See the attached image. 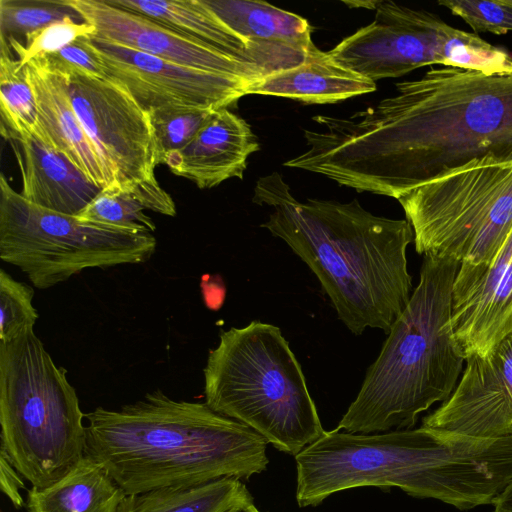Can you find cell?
Wrapping results in <instances>:
<instances>
[{"label": "cell", "mask_w": 512, "mask_h": 512, "mask_svg": "<svg viewBox=\"0 0 512 512\" xmlns=\"http://www.w3.org/2000/svg\"><path fill=\"white\" fill-rule=\"evenodd\" d=\"M349 118L317 115L285 166L398 198L486 156L512 161V73L443 67Z\"/></svg>", "instance_id": "cell-1"}, {"label": "cell", "mask_w": 512, "mask_h": 512, "mask_svg": "<svg viewBox=\"0 0 512 512\" xmlns=\"http://www.w3.org/2000/svg\"><path fill=\"white\" fill-rule=\"evenodd\" d=\"M252 202L272 208L261 227L310 268L350 332L388 334L413 292L406 251L414 233L406 219L376 216L357 199L300 202L278 172L257 180Z\"/></svg>", "instance_id": "cell-2"}, {"label": "cell", "mask_w": 512, "mask_h": 512, "mask_svg": "<svg viewBox=\"0 0 512 512\" xmlns=\"http://www.w3.org/2000/svg\"><path fill=\"white\" fill-rule=\"evenodd\" d=\"M85 455L127 495L250 478L269 463L267 440L205 402L173 400L157 389L118 410L85 414Z\"/></svg>", "instance_id": "cell-3"}, {"label": "cell", "mask_w": 512, "mask_h": 512, "mask_svg": "<svg viewBox=\"0 0 512 512\" xmlns=\"http://www.w3.org/2000/svg\"><path fill=\"white\" fill-rule=\"evenodd\" d=\"M295 460L300 507L319 505L346 489L374 486L469 510L481 504L494 474L488 440L423 426L376 434L335 429Z\"/></svg>", "instance_id": "cell-4"}, {"label": "cell", "mask_w": 512, "mask_h": 512, "mask_svg": "<svg viewBox=\"0 0 512 512\" xmlns=\"http://www.w3.org/2000/svg\"><path fill=\"white\" fill-rule=\"evenodd\" d=\"M459 266L450 258L424 256L418 285L336 430L411 429L420 413L451 396L465 361L450 324Z\"/></svg>", "instance_id": "cell-5"}, {"label": "cell", "mask_w": 512, "mask_h": 512, "mask_svg": "<svg viewBox=\"0 0 512 512\" xmlns=\"http://www.w3.org/2000/svg\"><path fill=\"white\" fill-rule=\"evenodd\" d=\"M205 403L296 456L326 431L302 368L279 327L221 330L204 367Z\"/></svg>", "instance_id": "cell-6"}, {"label": "cell", "mask_w": 512, "mask_h": 512, "mask_svg": "<svg viewBox=\"0 0 512 512\" xmlns=\"http://www.w3.org/2000/svg\"><path fill=\"white\" fill-rule=\"evenodd\" d=\"M84 417L66 369L34 329L0 342L1 448L32 486H50L85 456Z\"/></svg>", "instance_id": "cell-7"}, {"label": "cell", "mask_w": 512, "mask_h": 512, "mask_svg": "<svg viewBox=\"0 0 512 512\" xmlns=\"http://www.w3.org/2000/svg\"><path fill=\"white\" fill-rule=\"evenodd\" d=\"M397 200L418 254L485 265L512 229V161L476 159Z\"/></svg>", "instance_id": "cell-8"}, {"label": "cell", "mask_w": 512, "mask_h": 512, "mask_svg": "<svg viewBox=\"0 0 512 512\" xmlns=\"http://www.w3.org/2000/svg\"><path fill=\"white\" fill-rule=\"evenodd\" d=\"M152 233L83 221L28 202L0 177V258L18 267L39 289L87 268L148 261Z\"/></svg>", "instance_id": "cell-9"}, {"label": "cell", "mask_w": 512, "mask_h": 512, "mask_svg": "<svg viewBox=\"0 0 512 512\" xmlns=\"http://www.w3.org/2000/svg\"><path fill=\"white\" fill-rule=\"evenodd\" d=\"M374 9L370 24L328 51L334 62L374 82L435 64L488 75L512 73L508 51L431 12L389 0L375 1Z\"/></svg>", "instance_id": "cell-10"}, {"label": "cell", "mask_w": 512, "mask_h": 512, "mask_svg": "<svg viewBox=\"0 0 512 512\" xmlns=\"http://www.w3.org/2000/svg\"><path fill=\"white\" fill-rule=\"evenodd\" d=\"M59 73L97 152L108 188H124L155 178L158 162L151 117L129 91L107 77L77 71Z\"/></svg>", "instance_id": "cell-11"}, {"label": "cell", "mask_w": 512, "mask_h": 512, "mask_svg": "<svg viewBox=\"0 0 512 512\" xmlns=\"http://www.w3.org/2000/svg\"><path fill=\"white\" fill-rule=\"evenodd\" d=\"M82 41L101 64L105 77L123 85L148 113L228 108L247 95L252 84L240 77L178 65L93 35Z\"/></svg>", "instance_id": "cell-12"}, {"label": "cell", "mask_w": 512, "mask_h": 512, "mask_svg": "<svg viewBox=\"0 0 512 512\" xmlns=\"http://www.w3.org/2000/svg\"><path fill=\"white\" fill-rule=\"evenodd\" d=\"M465 362L451 396L422 426L475 438L512 436V333L489 355Z\"/></svg>", "instance_id": "cell-13"}, {"label": "cell", "mask_w": 512, "mask_h": 512, "mask_svg": "<svg viewBox=\"0 0 512 512\" xmlns=\"http://www.w3.org/2000/svg\"><path fill=\"white\" fill-rule=\"evenodd\" d=\"M450 324L465 359L489 355L512 333V229L489 263L459 266Z\"/></svg>", "instance_id": "cell-14"}, {"label": "cell", "mask_w": 512, "mask_h": 512, "mask_svg": "<svg viewBox=\"0 0 512 512\" xmlns=\"http://www.w3.org/2000/svg\"><path fill=\"white\" fill-rule=\"evenodd\" d=\"M95 28L93 36L178 65L243 78L252 83L264 75L216 48L109 0H65Z\"/></svg>", "instance_id": "cell-15"}, {"label": "cell", "mask_w": 512, "mask_h": 512, "mask_svg": "<svg viewBox=\"0 0 512 512\" xmlns=\"http://www.w3.org/2000/svg\"><path fill=\"white\" fill-rule=\"evenodd\" d=\"M259 149L251 126L228 108H221L211 113L186 146L167 154L162 164L207 189L230 178L243 179L248 157Z\"/></svg>", "instance_id": "cell-16"}, {"label": "cell", "mask_w": 512, "mask_h": 512, "mask_svg": "<svg viewBox=\"0 0 512 512\" xmlns=\"http://www.w3.org/2000/svg\"><path fill=\"white\" fill-rule=\"evenodd\" d=\"M18 143L13 147L21 178V195L44 209L78 216L103 190L64 155L28 133L3 136ZM14 146V145H13Z\"/></svg>", "instance_id": "cell-17"}, {"label": "cell", "mask_w": 512, "mask_h": 512, "mask_svg": "<svg viewBox=\"0 0 512 512\" xmlns=\"http://www.w3.org/2000/svg\"><path fill=\"white\" fill-rule=\"evenodd\" d=\"M25 67L36 100L41 141L64 155L95 185L108 188L97 152L72 107L64 77L40 55Z\"/></svg>", "instance_id": "cell-18"}, {"label": "cell", "mask_w": 512, "mask_h": 512, "mask_svg": "<svg viewBox=\"0 0 512 512\" xmlns=\"http://www.w3.org/2000/svg\"><path fill=\"white\" fill-rule=\"evenodd\" d=\"M109 2L208 44L233 59L256 68L264 77L279 72L278 67L269 57L227 27L204 3V0H109Z\"/></svg>", "instance_id": "cell-19"}, {"label": "cell", "mask_w": 512, "mask_h": 512, "mask_svg": "<svg viewBox=\"0 0 512 512\" xmlns=\"http://www.w3.org/2000/svg\"><path fill=\"white\" fill-rule=\"evenodd\" d=\"M376 90L374 81L334 62L314 43L304 61L252 83L248 94L285 97L309 104L335 103Z\"/></svg>", "instance_id": "cell-20"}, {"label": "cell", "mask_w": 512, "mask_h": 512, "mask_svg": "<svg viewBox=\"0 0 512 512\" xmlns=\"http://www.w3.org/2000/svg\"><path fill=\"white\" fill-rule=\"evenodd\" d=\"M127 496L109 472L86 455L64 477L27 492L28 512H118Z\"/></svg>", "instance_id": "cell-21"}, {"label": "cell", "mask_w": 512, "mask_h": 512, "mask_svg": "<svg viewBox=\"0 0 512 512\" xmlns=\"http://www.w3.org/2000/svg\"><path fill=\"white\" fill-rule=\"evenodd\" d=\"M253 504L246 486L225 477L193 486H174L127 495L118 512H226Z\"/></svg>", "instance_id": "cell-22"}, {"label": "cell", "mask_w": 512, "mask_h": 512, "mask_svg": "<svg viewBox=\"0 0 512 512\" xmlns=\"http://www.w3.org/2000/svg\"><path fill=\"white\" fill-rule=\"evenodd\" d=\"M144 210L166 216L176 215L172 197L156 178L124 188H105L77 217L92 223L152 233L156 226Z\"/></svg>", "instance_id": "cell-23"}, {"label": "cell", "mask_w": 512, "mask_h": 512, "mask_svg": "<svg viewBox=\"0 0 512 512\" xmlns=\"http://www.w3.org/2000/svg\"><path fill=\"white\" fill-rule=\"evenodd\" d=\"M0 107L3 136L28 133L42 140L35 96L26 67L12 57L11 48L1 39Z\"/></svg>", "instance_id": "cell-24"}, {"label": "cell", "mask_w": 512, "mask_h": 512, "mask_svg": "<svg viewBox=\"0 0 512 512\" xmlns=\"http://www.w3.org/2000/svg\"><path fill=\"white\" fill-rule=\"evenodd\" d=\"M67 17L82 20L65 0H0V38L26 36Z\"/></svg>", "instance_id": "cell-25"}, {"label": "cell", "mask_w": 512, "mask_h": 512, "mask_svg": "<svg viewBox=\"0 0 512 512\" xmlns=\"http://www.w3.org/2000/svg\"><path fill=\"white\" fill-rule=\"evenodd\" d=\"M33 289L0 271V342L7 343L34 329L38 313Z\"/></svg>", "instance_id": "cell-26"}, {"label": "cell", "mask_w": 512, "mask_h": 512, "mask_svg": "<svg viewBox=\"0 0 512 512\" xmlns=\"http://www.w3.org/2000/svg\"><path fill=\"white\" fill-rule=\"evenodd\" d=\"M95 28L85 21L72 17L54 22L42 29L25 36V44L15 38L5 40L18 55V60L25 66L39 55L60 51L81 38L94 35Z\"/></svg>", "instance_id": "cell-27"}, {"label": "cell", "mask_w": 512, "mask_h": 512, "mask_svg": "<svg viewBox=\"0 0 512 512\" xmlns=\"http://www.w3.org/2000/svg\"><path fill=\"white\" fill-rule=\"evenodd\" d=\"M213 111L171 110L150 114L154 130L157 162L186 146L197 134Z\"/></svg>", "instance_id": "cell-28"}, {"label": "cell", "mask_w": 512, "mask_h": 512, "mask_svg": "<svg viewBox=\"0 0 512 512\" xmlns=\"http://www.w3.org/2000/svg\"><path fill=\"white\" fill-rule=\"evenodd\" d=\"M438 4L463 19L476 34L512 31V5L507 0H442Z\"/></svg>", "instance_id": "cell-29"}, {"label": "cell", "mask_w": 512, "mask_h": 512, "mask_svg": "<svg viewBox=\"0 0 512 512\" xmlns=\"http://www.w3.org/2000/svg\"><path fill=\"white\" fill-rule=\"evenodd\" d=\"M40 56L58 72L77 71L93 77H105L101 64L83 43L82 38L60 51Z\"/></svg>", "instance_id": "cell-30"}, {"label": "cell", "mask_w": 512, "mask_h": 512, "mask_svg": "<svg viewBox=\"0 0 512 512\" xmlns=\"http://www.w3.org/2000/svg\"><path fill=\"white\" fill-rule=\"evenodd\" d=\"M20 473L12 465L5 451L0 449V488L1 491L11 500L15 508L24 506L20 489H25V484Z\"/></svg>", "instance_id": "cell-31"}, {"label": "cell", "mask_w": 512, "mask_h": 512, "mask_svg": "<svg viewBox=\"0 0 512 512\" xmlns=\"http://www.w3.org/2000/svg\"><path fill=\"white\" fill-rule=\"evenodd\" d=\"M494 512H512V481L493 503Z\"/></svg>", "instance_id": "cell-32"}, {"label": "cell", "mask_w": 512, "mask_h": 512, "mask_svg": "<svg viewBox=\"0 0 512 512\" xmlns=\"http://www.w3.org/2000/svg\"><path fill=\"white\" fill-rule=\"evenodd\" d=\"M226 512H261L259 511L255 506L254 504H251V505H248L246 507H242V508H233V509H230Z\"/></svg>", "instance_id": "cell-33"}, {"label": "cell", "mask_w": 512, "mask_h": 512, "mask_svg": "<svg viewBox=\"0 0 512 512\" xmlns=\"http://www.w3.org/2000/svg\"><path fill=\"white\" fill-rule=\"evenodd\" d=\"M507 2H508L510 5H512V0H507Z\"/></svg>", "instance_id": "cell-34"}, {"label": "cell", "mask_w": 512, "mask_h": 512, "mask_svg": "<svg viewBox=\"0 0 512 512\" xmlns=\"http://www.w3.org/2000/svg\"><path fill=\"white\" fill-rule=\"evenodd\" d=\"M494 512V511H493Z\"/></svg>", "instance_id": "cell-35"}]
</instances>
